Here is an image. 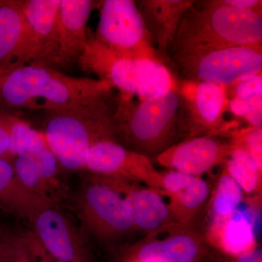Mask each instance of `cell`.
<instances>
[{
	"instance_id": "1",
	"label": "cell",
	"mask_w": 262,
	"mask_h": 262,
	"mask_svg": "<svg viewBox=\"0 0 262 262\" xmlns=\"http://www.w3.org/2000/svg\"><path fill=\"white\" fill-rule=\"evenodd\" d=\"M100 79L75 78L43 66L27 65L0 73V111H61L87 106L111 96Z\"/></svg>"
},
{
	"instance_id": "2",
	"label": "cell",
	"mask_w": 262,
	"mask_h": 262,
	"mask_svg": "<svg viewBox=\"0 0 262 262\" xmlns=\"http://www.w3.org/2000/svg\"><path fill=\"white\" fill-rule=\"evenodd\" d=\"M113 122L117 142L149 159L179 143L184 134L177 89L144 100L120 94Z\"/></svg>"
},
{
	"instance_id": "3",
	"label": "cell",
	"mask_w": 262,
	"mask_h": 262,
	"mask_svg": "<svg viewBox=\"0 0 262 262\" xmlns=\"http://www.w3.org/2000/svg\"><path fill=\"white\" fill-rule=\"evenodd\" d=\"M232 46H262V15L222 0L196 1L183 17L168 55Z\"/></svg>"
},
{
	"instance_id": "4",
	"label": "cell",
	"mask_w": 262,
	"mask_h": 262,
	"mask_svg": "<svg viewBox=\"0 0 262 262\" xmlns=\"http://www.w3.org/2000/svg\"><path fill=\"white\" fill-rule=\"evenodd\" d=\"M111 96L87 106L50 112L45 123L48 147L61 167L84 170L91 147L104 140L116 141Z\"/></svg>"
},
{
	"instance_id": "5",
	"label": "cell",
	"mask_w": 262,
	"mask_h": 262,
	"mask_svg": "<svg viewBox=\"0 0 262 262\" xmlns=\"http://www.w3.org/2000/svg\"><path fill=\"white\" fill-rule=\"evenodd\" d=\"M78 63L98 79L107 81L120 94L144 100L177 89V77L165 62L116 56L95 38L89 39Z\"/></svg>"
},
{
	"instance_id": "6",
	"label": "cell",
	"mask_w": 262,
	"mask_h": 262,
	"mask_svg": "<svg viewBox=\"0 0 262 262\" xmlns=\"http://www.w3.org/2000/svg\"><path fill=\"white\" fill-rule=\"evenodd\" d=\"M184 80L229 87L262 72V46H232L168 55ZM183 78V79H184Z\"/></svg>"
},
{
	"instance_id": "7",
	"label": "cell",
	"mask_w": 262,
	"mask_h": 262,
	"mask_svg": "<svg viewBox=\"0 0 262 262\" xmlns=\"http://www.w3.org/2000/svg\"><path fill=\"white\" fill-rule=\"evenodd\" d=\"M95 39L121 58L165 62L134 0L101 2Z\"/></svg>"
},
{
	"instance_id": "8",
	"label": "cell",
	"mask_w": 262,
	"mask_h": 262,
	"mask_svg": "<svg viewBox=\"0 0 262 262\" xmlns=\"http://www.w3.org/2000/svg\"><path fill=\"white\" fill-rule=\"evenodd\" d=\"M177 91L182 103L183 130L187 138L206 135L228 137L235 123L225 120L228 111L227 87L177 78Z\"/></svg>"
},
{
	"instance_id": "9",
	"label": "cell",
	"mask_w": 262,
	"mask_h": 262,
	"mask_svg": "<svg viewBox=\"0 0 262 262\" xmlns=\"http://www.w3.org/2000/svg\"><path fill=\"white\" fill-rule=\"evenodd\" d=\"M61 0L24 1L26 29L11 68L59 65L58 14Z\"/></svg>"
},
{
	"instance_id": "10",
	"label": "cell",
	"mask_w": 262,
	"mask_h": 262,
	"mask_svg": "<svg viewBox=\"0 0 262 262\" xmlns=\"http://www.w3.org/2000/svg\"><path fill=\"white\" fill-rule=\"evenodd\" d=\"M77 206L84 225L101 238L120 237L136 229L121 194L96 175L81 189Z\"/></svg>"
},
{
	"instance_id": "11",
	"label": "cell",
	"mask_w": 262,
	"mask_h": 262,
	"mask_svg": "<svg viewBox=\"0 0 262 262\" xmlns=\"http://www.w3.org/2000/svg\"><path fill=\"white\" fill-rule=\"evenodd\" d=\"M84 170L101 177L143 183L162 192V173L155 168L151 160L126 149L116 141L95 144L90 150Z\"/></svg>"
},
{
	"instance_id": "12",
	"label": "cell",
	"mask_w": 262,
	"mask_h": 262,
	"mask_svg": "<svg viewBox=\"0 0 262 262\" xmlns=\"http://www.w3.org/2000/svg\"><path fill=\"white\" fill-rule=\"evenodd\" d=\"M30 222L32 232L55 257L65 262H92L83 236L58 204L45 205Z\"/></svg>"
},
{
	"instance_id": "13",
	"label": "cell",
	"mask_w": 262,
	"mask_h": 262,
	"mask_svg": "<svg viewBox=\"0 0 262 262\" xmlns=\"http://www.w3.org/2000/svg\"><path fill=\"white\" fill-rule=\"evenodd\" d=\"M233 149L229 139L206 135L187 138L170 146L155 159L162 166L201 177L225 163Z\"/></svg>"
},
{
	"instance_id": "14",
	"label": "cell",
	"mask_w": 262,
	"mask_h": 262,
	"mask_svg": "<svg viewBox=\"0 0 262 262\" xmlns=\"http://www.w3.org/2000/svg\"><path fill=\"white\" fill-rule=\"evenodd\" d=\"M96 176L121 194L136 229L151 236L182 227L173 220L161 192L123 179Z\"/></svg>"
},
{
	"instance_id": "15",
	"label": "cell",
	"mask_w": 262,
	"mask_h": 262,
	"mask_svg": "<svg viewBox=\"0 0 262 262\" xmlns=\"http://www.w3.org/2000/svg\"><path fill=\"white\" fill-rule=\"evenodd\" d=\"M168 232L166 237H150L138 245L127 261L196 262L208 257L211 248L204 234L184 226Z\"/></svg>"
},
{
	"instance_id": "16",
	"label": "cell",
	"mask_w": 262,
	"mask_h": 262,
	"mask_svg": "<svg viewBox=\"0 0 262 262\" xmlns=\"http://www.w3.org/2000/svg\"><path fill=\"white\" fill-rule=\"evenodd\" d=\"M12 163L19 181L38 198L54 204L67 198V187L59 177L61 165L48 146L18 155Z\"/></svg>"
},
{
	"instance_id": "17",
	"label": "cell",
	"mask_w": 262,
	"mask_h": 262,
	"mask_svg": "<svg viewBox=\"0 0 262 262\" xmlns=\"http://www.w3.org/2000/svg\"><path fill=\"white\" fill-rule=\"evenodd\" d=\"M162 192L170 200L168 206L175 222L189 227L207 206L211 189L201 177L171 170L162 173Z\"/></svg>"
},
{
	"instance_id": "18",
	"label": "cell",
	"mask_w": 262,
	"mask_h": 262,
	"mask_svg": "<svg viewBox=\"0 0 262 262\" xmlns=\"http://www.w3.org/2000/svg\"><path fill=\"white\" fill-rule=\"evenodd\" d=\"M194 0H139L138 8L157 51L166 63L181 21Z\"/></svg>"
},
{
	"instance_id": "19",
	"label": "cell",
	"mask_w": 262,
	"mask_h": 262,
	"mask_svg": "<svg viewBox=\"0 0 262 262\" xmlns=\"http://www.w3.org/2000/svg\"><path fill=\"white\" fill-rule=\"evenodd\" d=\"M96 2L61 0L58 14L59 66L77 61L87 48V24Z\"/></svg>"
},
{
	"instance_id": "20",
	"label": "cell",
	"mask_w": 262,
	"mask_h": 262,
	"mask_svg": "<svg viewBox=\"0 0 262 262\" xmlns=\"http://www.w3.org/2000/svg\"><path fill=\"white\" fill-rule=\"evenodd\" d=\"M205 237L215 251L237 256L256 246L253 225L244 215L235 213L208 222Z\"/></svg>"
},
{
	"instance_id": "21",
	"label": "cell",
	"mask_w": 262,
	"mask_h": 262,
	"mask_svg": "<svg viewBox=\"0 0 262 262\" xmlns=\"http://www.w3.org/2000/svg\"><path fill=\"white\" fill-rule=\"evenodd\" d=\"M47 202L29 192L20 183L13 163L0 158V207L30 222Z\"/></svg>"
},
{
	"instance_id": "22",
	"label": "cell",
	"mask_w": 262,
	"mask_h": 262,
	"mask_svg": "<svg viewBox=\"0 0 262 262\" xmlns=\"http://www.w3.org/2000/svg\"><path fill=\"white\" fill-rule=\"evenodd\" d=\"M26 29L24 1L8 0L0 6V72L10 70Z\"/></svg>"
},
{
	"instance_id": "23",
	"label": "cell",
	"mask_w": 262,
	"mask_h": 262,
	"mask_svg": "<svg viewBox=\"0 0 262 262\" xmlns=\"http://www.w3.org/2000/svg\"><path fill=\"white\" fill-rule=\"evenodd\" d=\"M0 122L8 132L12 161L18 155L48 146L42 131L33 128L15 115L0 111Z\"/></svg>"
},
{
	"instance_id": "24",
	"label": "cell",
	"mask_w": 262,
	"mask_h": 262,
	"mask_svg": "<svg viewBox=\"0 0 262 262\" xmlns=\"http://www.w3.org/2000/svg\"><path fill=\"white\" fill-rule=\"evenodd\" d=\"M244 191L226 169L211 190L207 208L209 221L233 214L244 201Z\"/></svg>"
},
{
	"instance_id": "25",
	"label": "cell",
	"mask_w": 262,
	"mask_h": 262,
	"mask_svg": "<svg viewBox=\"0 0 262 262\" xmlns=\"http://www.w3.org/2000/svg\"><path fill=\"white\" fill-rule=\"evenodd\" d=\"M233 145V144H232ZM225 169L246 194H261L262 170L246 150L233 145Z\"/></svg>"
},
{
	"instance_id": "26",
	"label": "cell",
	"mask_w": 262,
	"mask_h": 262,
	"mask_svg": "<svg viewBox=\"0 0 262 262\" xmlns=\"http://www.w3.org/2000/svg\"><path fill=\"white\" fill-rule=\"evenodd\" d=\"M228 138L234 146L246 150L262 170V128L251 126L234 130Z\"/></svg>"
},
{
	"instance_id": "27",
	"label": "cell",
	"mask_w": 262,
	"mask_h": 262,
	"mask_svg": "<svg viewBox=\"0 0 262 262\" xmlns=\"http://www.w3.org/2000/svg\"><path fill=\"white\" fill-rule=\"evenodd\" d=\"M228 111L244 117L251 126L262 128V93L244 98L228 99Z\"/></svg>"
},
{
	"instance_id": "28",
	"label": "cell",
	"mask_w": 262,
	"mask_h": 262,
	"mask_svg": "<svg viewBox=\"0 0 262 262\" xmlns=\"http://www.w3.org/2000/svg\"><path fill=\"white\" fill-rule=\"evenodd\" d=\"M0 255L4 262H32L22 236H3L0 244Z\"/></svg>"
},
{
	"instance_id": "29",
	"label": "cell",
	"mask_w": 262,
	"mask_h": 262,
	"mask_svg": "<svg viewBox=\"0 0 262 262\" xmlns=\"http://www.w3.org/2000/svg\"><path fill=\"white\" fill-rule=\"evenodd\" d=\"M26 249L32 262H65L48 252L32 230L22 235Z\"/></svg>"
},
{
	"instance_id": "30",
	"label": "cell",
	"mask_w": 262,
	"mask_h": 262,
	"mask_svg": "<svg viewBox=\"0 0 262 262\" xmlns=\"http://www.w3.org/2000/svg\"><path fill=\"white\" fill-rule=\"evenodd\" d=\"M262 93V73L227 87V98H244Z\"/></svg>"
},
{
	"instance_id": "31",
	"label": "cell",
	"mask_w": 262,
	"mask_h": 262,
	"mask_svg": "<svg viewBox=\"0 0 262 262\" xmlns=\"http://www.w3.org/2000/svg\"><path fill=\"white\" fill-rule=\"evenodd\" d=\"M207 258H209V262H262V250L256 247L242 254L230 256L213 249Z\"/></svg>"
},
{
	"instance_id": "32",
	"label": "cell",
	"mask_w": 262,
	"mask_h": 262,
	"mask_svg": "<svg viewBox=\"0 0 262 262\" xmlns=\"http://www.w3.org/2000/svg\"><path fill=\"white\" fill-rule=\"evenodd\" d=\"M224 4L244 11L254 12L262 15L261 0H222Z\"/></svg>"
},
{
	"instance_id": "33",
	"label": "cell",
	"mask_w": 262,
	"mask_h": 262,
	"mask_svg": "<svg viewBox=\"0 0 262 262\" xmlns=\"http://www.w3.org/2000/svg\"><path fill=\"white\" fill-rule=\"evenodd\" d=\"M0 158L12 161L9 151V137L8 132L0 122Z\"/></svg>"
},
{
	"instance_id": "34",
	"label": "cell",
	"mask_w": 262,
	"mask_h": 262,
	"mask_svg": "<svg viewBox=\"0 0 262 262\" xmlns=\"http://www.w3.org/2000/svg\"><path fill=\"white\" fill-rule=\"evenodd\" d=\"M3 236L1 234H0V244H1L2 239H3Z\"/></svg>"
},
{
	"instance_id": "35",
	"label": "cell",
	"mask_w": 262,
	"mask_h": 262,
	"mask_svg": "<svg viewBox=\"0 0 262 262\" xmlns=\"http://www.w3.org/2000/svg\"><path fill=\"white\" fill-rule=\"evenodd\" d=\"M0 262H4V261H3V257H2L1 255H0Z\"/></svg>"
},
{
	"instance_id": "36",
	"label": "cell",
	"mask_w": 262,
	"mask_h": 262,
	"mask_svg": "<svg viewBox=\"0 0 262 262\" xmlns=\"http://www.w3.org/2000/svg\"><path fill=\"white\" fill-rule=\"evenodd\" d=\"M3 3H4V1H1V0H0V6H1V5L3 4Z\"/></svg>"
},
{
	"instance_id": "37",
	"label": "cell",
	"mask_w": 262,
	"mask_h": 262,
	"mask_svg": "<svg viewBox=\"0 0 262 262\" xmlns=\"http://www.w3.org/2000/svg\"><path fill=\"white\" fill-rule=\"evenodd\" d=\"M205 259H203V260H201V261H196V262H206L204 261Z\"/></svg>"
},
{
	"instance_id": "38",
	"label": "cell",
	"mask_w": 262,
	"mask_h": 262,
	"mask_svg": "<svg viewBox=\"0 0 262 262\" xmlns=\"http://www.w3.org/2000/svg\"><path fill=\"white\" fill-rule=\"evenodd\" d=\"M127 262H137V261H127Z\"/></svg>"
},
{
	"instance_id": "39",
	"label": "cell",
	"mask_w": 262,
	"mask_h": 262,
	"mask_svg": "<svg viewBox=\"0 0 262 262\" xmlns=\"http://www.w3.org/2000/svg\"><path fill=\"white\" fill-rule=\"evenodd\" d=\"M0 73H1V72H0Z\"/></svg>"
}]
</instances>
